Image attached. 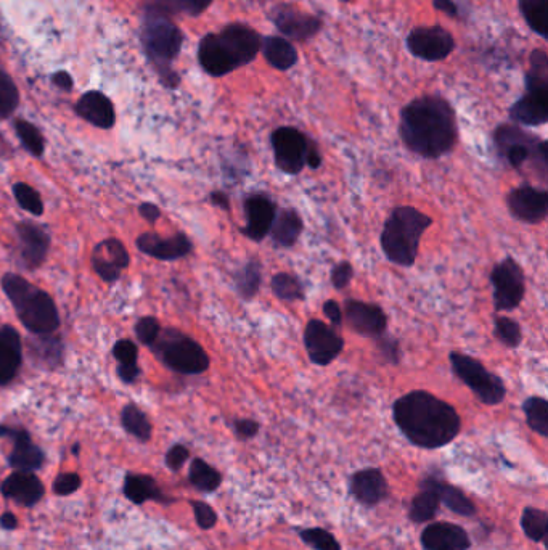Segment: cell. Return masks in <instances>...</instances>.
<instances>
[{
  "instance_id": "cell-32",
  "label": "cell",
  "mask_w": 548,
  "mask_h": 550,
  "mask_svg": "<svg viewBox=\"0 0 548 550\" xmlns=\"http://www.w3.org/2000/svg\"><path fill=\"white\" fill-rule=\"evenodd\" d=\"M261 50L267 63L280 71L290 70L298 62V52L285 37L269 36L262 39Z\"/></svg>"
},
{
  "instance_id": "cell-41",
  "label": "cell",
  "mask_w": 548,
  "mask_h": 550,
  "mask_svg": "<svg viewBox=\"0 0 548 550\" xmlns=\"http://www.w3.org/2000/svg\"><path fill=\"white\" fill-rule=\"evenodd\" d=\"M213 4V0H153L152 9L166 13H184L190 17H198Z\"/></svg>"
},
{
  "instance_id": "cell-42",
  "label": "cell",
  "mask_w": 548,
  "mask_h": 550,
  "mask_svg": "<svg viewBox=\"0 0 548 550\" xmlns=\"http://www.w3.org/2000/svg\"><path fill=\"white\" fill-rule=\"evenodd\" d=\"M494 337L507 348L516 349L523 341V332H521L520 324L513 321L512 317L495 316Z\"/></svg>"
},
{
  "instance_id": "cell-16",
  "label": "cell",
  "mask_w": 548,
  "mask_h": 550,
  "mask_svg": "<svg viewBox=\"0 0 548 550\" xmlns=\"http://www.w3.org/2000/svg\"><path fill=\"white\" fill-rule=\"evenodd\" d=\"M352 332L364 338L377 340L388 327V317L381 306L360 300H346L344 314Z\"/></svg>"
},
{
  "instance_id": "cell-60",
  "label": "cell",
  "mask_w": 548,
  "mask_h": 550,
  "mask_svg": "<svg viewBox=\"0 0 548 550\" xmlns=\"http://www.w3.org/2000/svg\"><path fill=\"white\" fill-rule=\"evenodd\" d=\"M433 7L439 12L446 13L447 17L459 18V7L452 0H433Z\"/></svg>"
},
{
  "instance_id": "cell-49",
  "label": "cell",
  "mask_w": 548,
  "mask_h": 550,
  "mask_svg": "<svg viewBox=\"0 0 548 550\" xmlns=\"http://www.w3.org/2000/svg\"><path fill=\"white\" fill-rule=\"evenodd\" d=\"M190 504H192L193 515H195L198 528L205 531L213 530L214 526L217 525L216 510L203 501H192Z\"/></svg>"
},
{
  "instance_id": "cell-23",
  "label": "cell",
  "mask_w": 548,
  "mask_h": 550,
  "mask_svg": "<svg viewBox=\"0 0 548 550\" xmlns=\"http://www.w3.org/2000/svg\"><path fill=\"white\" fill-rule=\"evenodd\" d=\"M423 550H470L471 538L463 526L452 522H433L420 534Z\"/></svg>"
},
{
  "instance_id": "cell-40",
  "label": "cell",
  "mask_w": 548,
  "mask_h": 550,
  "mask_svg": "<svg viewBox=\"0 0 548 550\" xmlns=\"http://www.w3.org/2000/svg\"><path fill=\"white\" fill-rule=\"evenodd\" d=\"M531 68L526 74V89L528 91H548V57L542 49L531 54Z\"/></svg>"
},
{
  "instance_id": "cell-9",
  "label": "cell",
  "mask_w": 548,
  "mask_h": 550,
  "mask_svg": "<svg viewBox=\"0 0 548 550\" xmlns=\"http://www.w3.org/2000/svg\"><path fill=\"white\" fill-rule=\"evenodd\" d=\"M449 361L455 377L459 378L463 385L468 386L481 403L486 406H499L504 403L507 398L504 380L499 375L489 372L483 362L460 351H452Z\"/></svg>"
},
{
  "instance_id": "cell-20",
  "label": "cell",
  "mask_w": 548,
  "mask_h": 550,
  "mask_svg": "<svg viewBox=\"0 0 548 550\" xmlns=\"http://www.w3.org/2000/svg\"><path fill=\"white\" fill-rule=\"evenodd\" d=\"M90 263L100 279L105 280L108 284H113L121 277V271L127 269L131 264V256L123 242L110 237L94 248L92 256H90Z\"/></svg>"
},
{
  "instance_id": "cell-61",
  "label": "cell",
  "mask_w": 548,
  "mask_h": 550,
  "mask_svg": "<svg viewBox=\"0 0 548 550\" xmlns=\"http://www.w3.org/2000/svg\"><path fill=\"white\" fill-rule=\"evenodd\" d=\"M209 202L216 208H221L222 211H230L229 195L222 192V190H214V192L209 193Z\"/></svg>"
},
{
  "instance_id": "cell-6",
  "label": "cell",
  "mask_w": 548,
  "mask_h": 550,
  "mask_svg": "<svg viewBox=\"0 0 548 550\" xmlns=\"http://www.w3.org/2000/svg\"><path fill=\"white\" fill-rule=\"evenodd\" d=\"M142 44L148 60L156 66L164 86L169 89L179 86V76L171 70V63L180 54L184 44V34L177 28L166 13L150 9L145 13L142 26Z\"/></svg>"
},
{
  "instance_id": "cell-29",
  "label": "cell",
  "mask_w": 548,
  "mask_h": 550,
  "mask_svg": "<svg viewBox=\"0 0 548 550\" xmlns=\"http://www.w3.org/2000/svg\"><path fill=\"white\" fill-rule=\"evenodd\" d=\"M304 222L298 211L283 208L275 214L274 224L270 227V239L275 247L293 248L303 234Z\"/></svg>"
},
{
  "instance_id": "cell-46",
  "label": "cell",
  "mask_w": 548,
  "mask_h": 550,
  "mask_svg": "<svg viewBox=\"0 0 548 550\" xmlns=\"http://www.w3.org/2000/svg\"><path fill=\"white\" fill-rule=\"evenodd\" d=\"M13 197L17 200L18 205L28 213L34 216H42L44 214V203H42L41 195L34 187H31L25 182H17L13 185Z\"/></svg>"
},
{
  "instance_id": "cell-37",
  "label": "cell",
  "mask_w": 548,
  "mask_h": 550,
  "mask_svg": "<svg viewBox=\"0 0 548 550\" xmlns=\"http://www.w3.org/2000/svg\"><path fill=\"white\" fill-rule=\"evenodd\" d=\"M521 530L526 538L537 544H544L548 536V514L537 507H526L521 514Z\"/></svg>"
},
{
  "instance_id": "cell-38",
  "label": "cell",
  "mask_w": 548,
  "mask_h": 550,
  "mask_svg": "<svg viewBox=\"0 0 548 550\" xmlns=\"http://www.w3.org/2000/svg\"><path fill=\"white\" fill-rule=\"evenodd\" d=\"M524 415H526V423L534 433L542 436V438H548V403L547 399L542 396H531V398L524 401L523 406Z\"/></svg>"
},
{
  "instance_id": "cell-24",
  "label": "cell",
  "mask_w": 548,
  "mask_h": 550,
  "mask_svg": "<svg viewBox=\"0 0 548 550\" xmlns=\"http://www.w3.org/2000/svg\"><path fill=\"white\" fill-rule=\"evenodd\" d=\"M0 493L23 507H33L41 502L45 489L44 483L33 472L15 470L10 477L2 481Z\"/></svg>"
},
{
  "instance_id": "cell-11",
  "label": "cell",
  "mask_w": 548,
  "mask_h": 550,
  "mask_svg": "<svg viewBox=\"0 0 548 550\" xmlns=\"http://www.w3.org/2000/svg\"><path fill=\"white\" fill-rule=\"evenodd\" d=\"M311 140L304 132L291 126L275 129L270 136L275 166L288 176H298L306 166L307 150Z\"/></svg>"
},
{
  "instance_id": "cell-15",
  "label": "cell",
  "mask_w": 548,
  "mask_h": 550,
  "mask_svg": "<svg viewBox=\"0 0 548 550\" xmlns=\"http://www.w3.org/2000/svg\"><path fill=\"white\" fill-rule=\"evenodd\" d=\"M243 210H245L246 224L240 229V232L245 235L246 239L262 242L269 235L279 206L267 193L254 192L245 198Z\"/></svg>"
},
{
  "instance_id": "cell-34",
  "label": "cell",
  "mask_w": 548,
  "mask_h": 550,
  "mask_svg": "<svg viewBox=\"0 0 548 550\" xmlns=\"http://www.w3.org/2000/svg\"><path fill=\"white\" fill-rule=\"evenodd\" d=\"M189 481L193 488L198 489L201 493L209 494L221 488L222 475L205 459L195 457L190 464Z\"/></svg>"
},
{
  "instance_id": "cell-50",
  "label": "cell",
  "mask_w": 548,
  "mask_h": 550,
  "mask_svg": "<svg viewBox=\"0 0 548 550\" xmlns=\"http://www.w3.org/2000/svg\"><path fill=\"white\" fill-rule=\"evenodd\" d=\"M50 335H37V337H41L39 338L41 341H39V346H37L34 356L42 359V361L49 359L50 364H55V356L62 358V345H60L58 338H50Z\"/></svg>"
},
{
  "instance_id": "cell-33",
  "label": "cell",
  "mask_w": 548,
  "mask_h": 550,
  "mask_svg": "<svg viewBox=\"0 0 548 550\" xmlns=\"http://www.w3.org/2000/svg\"><path fill=\"white\" fill-rule=\"evenodd\" d=\"M235 288L243 301H251L256 298L262 284V264L258 258L246 261L245 266L240 267L234 275Z\"/></svg>"
},
{
  "instance_id": "cell-31",
  "label": "cell",
  "mask_w": 548,
  "mask_h": 550,
  "mask_svg": "<svg viewBox=\"0 0 548 550\" xmlns=\"http://www.w3.org/2000/svg\"><path fill=\"white\" fill-rule=\"evenodd\" d=\"M441 509V499L439 494L428 481L420 480L418 483V493L412 497L409 505V520L417 525L433 522L438 517Z\"/></svg>"
},
{
  "instance_id": "cell-52",
  "label": "cell",
  "mask_w": 548,
  "mask_h": 550,
  "mask_svg": "<svg viewBox=\"0 0 548 550\" xmlns=\"http://www.w3.org/2000/svg\"><path fill=\"white\" fill-rule=\"evenodd\" d=\"M113 356L123 366H126V364H137L139 348H137V345L132 340H119L113 346Z\"/></svg>"
},
{
  "instance_id": "cell-17",
  "label": "cell",
  "mask_w": 548,
  "mask_h": 550,
  "mask_svg": "<svg viewBox=\"0 0 548 550\" xmlns=\"http://www.w3.org/2000/svg\"><path fill=\"white\" fill-rule=\"evenodd\" d=\"M0 438L12 440L9 464L17 472H36L44 465V451L31 440V435L25 428L0 425Z\"/></svg>"
},
{
  "instance_id": "cell-22",
  "label": "cell",
  "mask_w": 548,
  "mask_h": 550,
  "mask_svg": "<svg viewBox=\"0 0 548 550\" xmlns=\"http://www.w3.org/2000/svg\"><path fill=\"white\" fill-rule=\"evenodd\" d=\"M18 242H20V255L28 269H37L45 263L49 255L52 239L50 234L33 221H21L17 224Z\"/></svg>"
},
{
  "instance_id": "cell-35",
  "label": "cell",
  "mask_w": 548,
  "mask_h": 550,
  "mask_svg": "<svg viewBox=\"0 0 548 550\" xmlns=\"http://www.w3.org/2000/svg\"><path fill=\"white\" fill-rule=\"evenodd\" d=\"M121 423L129 435L134 436L142 443H147L152 438L153 427L147 414L139 406L129 403L121 411Z\"/></svg>"
},
{
  "instance_id": "cell-54",
  "label": "cell",
  "mask_w": 548,
  "mask_h": 550,
  "mask_svg": "<svg viewBox=\"0 0 548 550\" xmlns=\"http://www.w3.org/2000/svg\"><path fill=\"white\" fill-rule=\"evenodd\" d=\"M354 277V267L348 261H341L332 269V285L335 290H344L351 284Z\"/></svg>"
},
{
  "instance_id": "cell-59",
  "label": "cell",
  "mask_w": 548,
  "mask_h": 550,
  "mask_svg": "<svg viewBox=\"0 0 548 550\" xmlns=\"http://www.w3.org/2000/svg\"><path fill=\"white\" fill-rule=\"evenodd\" d=\"M306 166L311 169H319L322 166V153H320L319 145L311 140L309 150H307Z\"/></svg>"
},
{
  "instance_id": "cell-51",
  "label": "cell",
  "mask_w": 548,
  "mask_h": 550,
  "mask_svg": "<svg viewBox=\"0 0 548 550\" xmlns=\"http://www.w3.org/2000/svg\"><path fill=\"white\" fill-rule=\"evenodd\" d=\"M81 485L82 480L78 473H60L55 478L52 489H54V493L57 496H70V494L76 493L81 488Z\"/></svg>"
},
{
  "instance_id": "cell-57",
  "label": "cell",
  "mask_w": 548,
  "mask_h": 550,
  "mask_svg": "<svg viewBox=\"0 0 548 550\" xmlns=\"http://www.w3.org/2000/svg\"><path fill=\"white\" fill-rule=\"evenodd\" d=\"M139 375L140 369L137 364H126V366L119 364L118 366V377L121 378V382L134 383Z\"/></svg>"
},
{
  "instance_id": "cell-21",
  "label": "cell",
  "mask_w": 548,
  "mask_h": 550,
  "mask_svg": "<svg viewBox=\"0 0 548 550\" xmlns=\"http://www.w3.org/2000/svg\"><path fill=\"white\" fill-rule=\"evenodd\" d=\"M144 255L152 256L158 261H177L189 256L193 251L192 240L184 234H174L172 237H163L156 232H145L135 242Z\"/></svg>"
},
{
  "instance_id": "cell-64",
  "label": "cell",
  "mask_w": 548,
  "mask_h": 550,
  "mask_svg": "<svg viewBox=\"0 0 548 550\" xmlns=\"http://www.w3.org/2000/svg\"><path fill=\"white\" fill-rule=\"evenodd\" d=\"M344 2H348V0H344Z\"/></svg>"
},
{
  "instance_id": "cell-62",
  "label": "cell",
  "mask_w": 548,
  "mask_h": 550,
  "mask_svg": "<svg viewBox=\"0 0 548 550\" xmlns=\"http://www.w3.org/2000/svg\"><path fill=\"white\" fill-rule=\"evenodd\" d=\"M52 83H54L55 86L58 87V89H62V91L68 92H70L74 86L71 74L66 73V71H58V73H55L54 76H52Z\"/></svg>"
},
{
  "instance_id": "cell-13",
  "label": "cell",
  "mask_w": 548,
  "mask_h": 550,
  "mask_svg": "<svg viewBox=\"0 0 548 550\" xmlns=\"http://www.w3.org/2000/svg\"><path fill=\"white\" fill-rule=\"evenodd\" d=\"M407 47L410 54L426 62H441L452 54L455 41L452 34L442 26H420L410 31Z\"/></svg>"
},
{
  "instance_id": "cell-2",
  "label": "cell",
  "mask_w": 548,
  "mask_h": 550,
  "mask_svg": "<svg viewBox=\"0 0 548 550\" xmlns=\"http://www.w3.org/2000/svg\"><path fill=\"white\" fill-rule=\"evenodd\" d=\"M393 420L405 440L428 451L444 448L462 431V419L455 407L425 390L410 391L396 399Z\"/></svg>"
},
{
  "instance_id": "cell-3",
  "label": "cell",
  "mask_w": 548,
  "mask_h": 550,
  "mask_svg": "<svg viewBox=\"0 0 548 550\" xmlns=\"http://www.w3.org/2000/svg\"><path fill=\"white\" fill-rule=\"evenodd\" d=\"M262 39L253 28L243 23H232L219 33L206 34L198 47V60L206 73L214 78L242 68L253 62Z\"/></svg>"
},
{
  "instance_id": "cell-1",
  "label": "cell",
  "mask_w": 548,
  "mask_h": 550,
  "mask_svg": "<svg viewBox=\"0 0 548 550\" xmlns=\"http://www.w3.org/2000/svg\"><path fill=\"white\" fill-rule=\"evenodd\" d=\"M399 136L409 152L426 160L449 155L459 140L454 108L439 95H423L401 111Z\"/></svg>"
},
{
  "instance_id": "cell-19",
  "label": "cell",
  "mask_w": 548,
  "mask_h": 550,
  "mask_svg": "<svg viewBox=\"0 0 548 550\" xmlns=\"http://www.w3.org/2000/svg\"><path fill=\"white\" fill-rule=\"evenodd\" d=\"M270 20L274 21L283 36L291 37L293 41H307L322 29V20L301 12L293 5L280 4L270 12Z\"/></svg>"
},
{
  "instance_id": "cell-48",
  "label": "cell",
  "mask_w": 548,
  "mask_h": 550,
  "mask_svg": "<svg viewBox=\"0 0 548 550\" xmlns=\"http://www.w3.org/2000/svg\"><path fill=\"white\" fill-rule=\"evenodd\" d=\"M161 333L160 321L153 316L142 317L135 324V335L142 345L153 346Z\"/></svg>"
},
{
  "instance_id": "cell-8",
  "label": "cell",
  "mask_w": 548,
  "mask_h": 550,
  "mask_svg": "<svg viewBox=\"0 0 548 550\" xmlns=\"http://www.w3.org/2000/svg\"><path fill=\"white\" fill-rule=\"evenodd\" d=\"M152 349L164 366L177 374L201 375L211 366L205 348L177 329L161 330Z\"/></svg>"
},
{
  "instance_id": "cell-25",
  "label": "cell",
  "mask_w": 548,
  "mask_h": 550,
  "mask_svg": "<svg viewBox=\"0 0 548 550\" xmlns=\"http://www.w3.org/2000/svg\"><path fill=\"white\" fill-rule=\"evenodd\" d=\"M423 480L428 481L438 491L441 505H446V509H449L452 514L465 518L475 517L478 514L475 502L471 501L459 486L449 483L444 477V473L431 470L430 473H426Z\"/></svg>"
},
{
  "instance_id": "cell-18",
  "label": "cell",
  "mask_w": 548,
  "mask_h": 550,
  "mask_svg": "<svg viewBox=\"0 0 548 550\" xmlns=\"http://www.w3.org/2000/svg\"><path fill=\"white\" fill-rule=\"evenodd\" d=\"M349 493L357 504L365 509H375L389 497V485L385 473L380 468L367 467L352 473Z\"/></svg>"
},
{
  "instance_id": "cell-58",
  "label": "cell",
  "mask_w": 548,
  "mask_h": 550,
  "mask_svg": "<svg viewBox=\"0 0 548 550\" xmlns=\"http://www.w3.org/2000/svg\"><path fill=\"white\" fill-rule=\"evenodd\" d=\"M139 213L150 224H155L161 218L160 206H156L155 203H142L139 206Z\"/></svg>"
},
{
  "instance_id": "cell-28",
  "label": "cell",
  "mask_w": 548,
  "mask_h": 550,
  "mask_svg": "<svg viewBox=\"0 0 548 550\" xmlns=\"http://www.w3.org/2000/svg\"><path fill=\"white\" fill-rule=\"evenodd\" d=\"M510 118L523 126H544L548 121V91H528L510 108Z\"/></svg>"
},
{
  "instance_id": "cell-36",
  "label": "cell",
  "mask_w": 548,
  "mask_h": 550,
  "mask_svg": "<svg viewBox=\"0 0 548 550\" xmlns=\"http://www.w3.org/2000/svg\"><path fill=\"white\" fill-rule=\"evenodd\" d=\"M270 288H272L275 298L288 301V303L303 301L306 298L303 282L299 280L298 275L290 274V272L275 274L270 280Z\"/></svg>"
},
{
  "instance_id": "cell-47",
  "label": "cell",
  "mask_w": 548,
  "mask_h": 550,
  "mask_svg": "<svg viewBox=\"0 0 548 550\" xmlns=\"http://www.w3.org/2000/svg\"><path fill=\"white\" fill-rule=\"evenodd\" d=\"M375 343H377V351L380 354L381 361L389 364V366H399L402 351L401 345H399V341L396 338L389 337V335L383 333L381 337L375 340Z\"/></svg>"
},
{
  "instance_id": "cell-12",
  "label": "cell",
  "mask_w": 548,
  "mask_h": 550,
  "mask_svg": "<svg viewBox=\"0 0 548 550\" xmlns=\"http://www.w3.org/2000/svg\"><path fill=\"white\" fill-rule=\"evenodd\" d=\"M304 348L314 366L327 367L343 353L344 340L335 327L319 319L307 322L303 333Z\"/></svg>"
},
{
  "instance_id": "cell-44",
  "label": "cell",
  "mask_w": 548,
  "mask_h": 550,
  "mask_svg": "<svg viewBox=\"0 0 548 550\" xmlns=\"http://www.w3.org/2000/svg\"><path fill=\"white\" fill-rule=\"evenodd\" d=\"M299 538L314 550H343L341 542L336 539L335 534L325 528H303L298 530Z\"/></svg>"
},
{
  "instance_id": "cell-26",
  "label": "cell",
  "mask_w": 548,
  "mask_h": 550,
  "mask_svg": "<svg viewBox=\"0 0 548 550\" xmlns=\"http://www.w3.org/2000/svg\"><path fill=\"white\" fill-rule=\"evenodd\" d=\"M23 343L12 325L0 327V386L9 385L21 369Z\"/></svg>"
},
{
  "instance_id": "cell-39",
  "label": "cell",
  "mask_w": 548,
  "mask_h": 550,
  "mask_svg": "<svg viewBox=\"0 0 548 550\" xmlns=\"http://www.w3.org/2000/svg\"><path fill=\"white\" fill-rule=\"evenodd\" d=\"M521 15L540 37H548V0H520Z\"/></svg>"
},
{
  "instance_id": "cell-10",
  "label": "cell",
  "mask_w": 548,
  "mask_h": 550,
  "mask_svg": "<svg viewBox=\"0 0 548 550\" xmlns=\"http://www.w3.org/2000/svg\"><path fill=\"white\" fill-rule=\"evenodd\" d=\"M491 284L495 311L510 312L520 308L526 296V275L515 258L507 256L495 264Z\"/></svg>"
},
{
  "instance_id": "cell-30",
  "label": "cell",
  "mask_w": 548,
  "mask_h": 550,
  "mask_svg": "<svg viewBox=\"0 0 548 550\" xmlns=\"http://www.w3.org/2000/svg\"><path fill=\"white\" fill-rule=\"evenodd\" d=\"M123 493L135 505H142L147 501L163 502V504L174 501L161 491L155 478L150 475H139V473H127Z\"/></svg>"
},
{
  "instance_id": "cell-55",
  "label": "cell",
  "mask_w": 548,
  "mask_h": 550,
  "mask_svg": "<svg viewBox=\"0 0 548 550\" xmlns=\"http://www.w3.org/2000/svg\"><path fill=\"white\" fill-rule=\"evenodd\" d=\"M190 459V451L184 444H174L168 452H166V465L172 472H179L180 468L184 467L185 462Z\"/></svg>"
},
{
  "instance_id": "cell-7",
  "label": "cell",
  "mask_w": 548,
  "mask_h": 550,
  "mask_svg": "<svg viewBox=\"0 0 548 550\" xmlns=\"http://www.w3.org/2000/svg\"><path fill=\"white\" fill-rule=\"evenodd\" d=\"M494 145L500 158L510 168L521 171L531 163L542 181H547L548 155L545 140L532 136L531 132L524 131L515 124H500L494 131Z\"/></svg>"
},
{
  "instance_id": "cell-5",
  "label": "cell",
  "mask_w": 548,
  "mask_h": 550,
  "mask_svg": "<svg viewBox=\"0 0 548 550\" xmlns=\"http://www.w3.org/2000/svg\"><path fill=\"white\" fill-rule=\"evenodd\" d=\"M0 285L26 330L34 335H50L60 327L57 304L49 293L13 272H7Z\"/></svg>"
},
{
  "instance_id": "cell-63",
  "label": "cell",
  "mask_w": 548,
  "mask_h": 550,
  "mask_svg": "<svg viewBox=\"0 0 548 550\" xmlns=\"http://www.w3.org/2000/svg\"><path fill=\"white\" fill-rule=\"evenodd\" d=\"M17 525L18 518L15 517L12 512H5V514H2V517H0V526H2L4 530H15Z\"/></svg>"
},
{
  "instance_id": "cell-14",
  "label": "cell",
  "mask_w": 548,
  "mask_h": 550,
  "mask_svg": "<svg viewBox=\"0 0 548 550\" xmlns=\"http://www.w3.org/2000/svg\"><path fill=\"white\" fill-rule=\"evenodd\" d=\"M505 203L513 218L523 224L537 226L547 219L548 193L545 189H537L529 184L521 185L507 193Z\"/></svg>"
},
{
  "instance_id": "cell-56",
  "label": "cell",
  "mask_w": 548,
  "mask_h": 550,
  "mask_svg": "<svg viewBox=\"0 0 548 550\" xmlns=\"http://www.w3.org/2000/svg\"><path fill=\"white\" fill-rule=\"evenodd\" d=\"M324 314L330 321L332 327H341L343 325V309H341L340 303L335 300H327L324 303Z\"/></svg>"
},
{
  "instance_id": "cell-45",
  "label": "cell",
  "mask_w": 548,
  "mask_h": 550,
  "mask_svg": "<svg viewBox=\"0 0 548 550\" xmlns=\"http://www.w3.org/2000/svg\"><path fill=\"white\" fill-rule=\"evenodd\" d=\"M20 103L17 84L5 71L0 70V121L7 120L15 113Z\"/></svg>"
},
{
  "instance_id": "cell-27",
  "label": "cell",
  "mask_w": 548,
  "mask_h": 550,
  "mask_svg": "<svg viewBox=\"0 0 548 550\" xmlns=\"http://www.w3.org/2000/svg\"><path fill=\"white\" fill-rule=\"evenodd\" d=\"M76 113L95 128L111 129L116 123L113 102L99 91H89L76 103Z\"/></svg>"
},
{
  "instance_id": "cell-53",
  "label": "cell",
  "mask_w": 548,
  "mask_h": 550,
  "mask_svg": "<svg viewBox=\"0 0 548 550\" xmlns=\"http://www.w3.org/2000/svg\"><path fill=\"white\" fill-rule=\"evenodd\" d=\"M232 430L240 441H250L258 436L261 423L254 419H235L232 422Z\"/></svg>"
},
{
  "instance_id": "cell-4",
  "label": "cell",
  "mask_w": 548,
  "mask_h": 550,
  "mask_svg": "<svg viewBox=\"0 0 548 550\" xmlns=\"http://www.w3.org/2000/svg\"><path fill=\"white\" fill-rule=\"evenodd\" d=\"M433 218L414 206H397L381 230L380 245L386 258L396 266L412 267L417 261L420 242Z\"/></svg>"
},
{
  "instance_id": "cell-43",
  "label": "cell",
  "mask_w": 548,
  "mask_h": 550,
  "mask_svg": "<svg viewBox=\"0 0 548 550\" xmlns=\"http://www.w3.org/2000/svg\"><path fill=\"white\" fill-rule=\"evenodd\" d=\"M15 131H17L18 139L21 140L23 147L28 150L31 155L36 158H41L45 152V140L42 132L34 126L33 123L25 120L15 121Z\"/></svg>"
}]
</instances>
